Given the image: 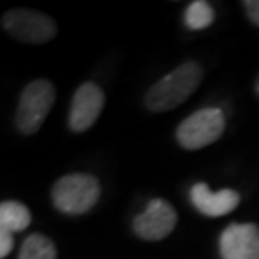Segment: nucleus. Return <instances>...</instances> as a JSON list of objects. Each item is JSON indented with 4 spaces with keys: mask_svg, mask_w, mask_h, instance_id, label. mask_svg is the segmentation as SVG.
<instances>
[{
    "mask_svg": "<svg viewBox=\"0 0 259 259\" xmlns=\"http://www.w3.org/2000/svg\"><path fill=\"white\" fill-rule=\"evenodd\" d=\"M101 185L91 174H69L56 180L51 199L59 212L67 215H82L98 204Z\"/></svg>",
    "mask_w": 259,
    "mask_h": 259,
    "instance_id": "f03ea898",
    "label": "nucleus"
},
{
    "mask_svg": "<svg viewBox=\"0 0 259 259\" xmlns=\"http://www.w3.org/2000/svg\"><path fill=\"white\" fill-rule=\"evenodd\" d=\"M2 29L19 42L34 46L46 44L58 35V24L53 17L29 9H12L5 12Z\"/></svg>",
    "mask_w": 259,
    "mask_h": 259,
    "instance_id": "20e7f679",
    "label": "nucleus"
},
{
    "mask_svg": "<svg viewBox=\"0 0 259 259\" xmlns=\"http://www.w3.org/2000/svg\"><path fill=\"white\" fill-rule=\"evenodd\" d=\"M17 259H58V247L48 236L34 232L24 239Z\"/></svg>",
    "mask_w": 259,
    "mask_h": 259,
    "instance_id": "9b49d317",
    "label": "nucleus"
},
{
    "mask_svg": "<svg viewBox=\"0 0 259 259\" xmlns=\"http://www.w3.org/2000/svg\"><path fill=\"white\" fill-rule=\"evenodd\" d=\"M184 22L192 30H202L210 27L212 22H214V9L210 7L209 2L195 0V2H192L185 9Z\"/></svg>",
    "mask_w": 259,
    "mask_h": 259,
    "instance_id": "f8f14e48",
    "label": "nucleus"
},
{
    "mask_svg": "<svg viewBox=\"0 0 259 259\" xmlns=\"http://www.w3.org/2000/svg\"><path fill=\"white\" fill-rule=\"evenodd\" d=\"M254 90H256V95H257V98H259V74H257V77H256V84H254Z\"/></svg>",
    "mask_w": 259,
    "mask_h": 259,
    "instance_id": "2eb2a0df",
    "label": "nucleus"
},
{
    "mask_svg": "<svg viewBox=\"0 0 259 259\" xmlns=\"http://www.w3.org/2000/svg\"><path fill=\"white\" fill-rule=\"evenodd\" d=\"M105 108V93L96 82L86 81L72 95L69 108V128L74 133L88 132Z\"/></svg>",
    "mask_w": 259,
    "mask_h": 259,
    "instance_id": "0eeeda50",
    "label": "nucleus"
},
{
    "mask_svg": "<svg viewBox=\"0 0 259 259\" xmlns=\"http://www.w3.org/2000/svg\"><path fill=\"white\" fill-rule=\"evenodd\" d=\"M242 7L246 10L247 19L259 27V0H244Z\"/></svg>",
    "mask_w": 259,
    "mask_h": 259,
    "instance_id": "4468645a",
    "label": "nucleus"
},
{
    "mask_svg": "<svg viewBox=\"0 0 259 259\" xmlns=\"http://www.w3.org/2000/svg\"><path fill=\"white\" fill-rule=\"evenodd\" d=\"M222 259H259V227L256 224H229L222 231Z\"/></svg>",
    "mask_w": 259,
    "mask_h": 259,
    "instance_id": "6e6552de",
    "label": "nucleus"
},
{
    "mask_svg": "<svg viewBox=\"0 0 259 259\" xmlns=\"http://www.w3.org/2000/svg\"><path fill=\"white\" fill-rule=\"evenodd\" d=\"M224 130L226 118L219 108H202L179 125L177 142L185 150H200L217 142Z\"/></svg>",
    "mask_w": 259,
    "mask_h": 259,
    "instance_id": "39448f33",
    "label": "nucleus"
},
{
    "mask_svg": "<svg viewBox=\"0 0 259 259\" xmlns=\"http://www.w3.org/2000/svg\"><path fill=\"white\" fill-rule=\"evenodd\" d=\"M177 221V210L172 204L163 199H153L133 219V232L143 241H162L175 229Z\"/></svg>",
    "mask_w": 259,
    "mask_h": 259,
    "instance_id": "423d86ee",
    "label": "nucleus"
},
{
    "mask_svg": "<svg viewBox=\"0 0 259 259\" xmlns=\"http://www.w3.org/2000/svg\"><path fill=\"white\" fill-rule=\"evenodd\" d=\"M204 69L195 61H187L157 81L145 95V106L152 113L172 111L185 103L200 86Z\"/></svg>",
    "mask_w": 259,
    "mask_h": 259,
    "instance_id": "f257e3e1",
    "label": "nucleus"
},
{
    "mask_svg": "<svg viewBox=\"0 0 259 259\" xmlns=\"http://www.w3.org/2000/svg\"><path fill=\"white\" fill-rule=\"evenodd\" d=\"M190 200L200 214L207 217H222L231 214L239 205L241 197L232 189H222L219 192H212L209 185L199 182L190 189Z\"/></svg>",
    "mask_w": 259,
    "mask_h": 259,
    "instance_id": "1a4fd4ad",
    "label": "nucleus"
},
{
    "mask_svg": "<svg viewBox=\"0 0 259 259\" xmlns=\"http://www.w3.org/2000/svg\"><path fill=\"white\" fill-rule=\"evenodd\" d=\"M30 222H32V214L27 205L17 200H4L0 204V229L14 234V232L27 229Z\"/></svg>",
    "mask_w": 259,
    "mask_h": 259,
    "instance_id": "9d476101",
    "label": "nucleus"
},
{
    "mask_svg": "<svg viewBox=\"0 0 259 259\" xmlns=\"http://www.w3.org/2000/svg\"><path fill=\"white\" fill-rule=\"evenodd\" d=\"M14 249V236L12 232L0 229V257L5 259Z\"/></svg>",
    "mask_w": 259,
    "mask_h": 259,
    "instance_id": "ddd939ff",
    "label": "nucleus"
},
{
    "mask_svg": "<svg viewBox=\"0 0 259 259\" xmlns=\"http://www.w3.org/2000/svg\"><path fill=\"white\" fill-rule=\"evenodd\" d=\"M56 101V88L49 79H35L24 88L15 111L19 133L34 135L44 125Z\"/></svg>",
    "mask_w": 259,
    "mask_h": 259,
    "instance_id": "7ed1b4c3",
    "label": "nucleus"
}]
</instances>
